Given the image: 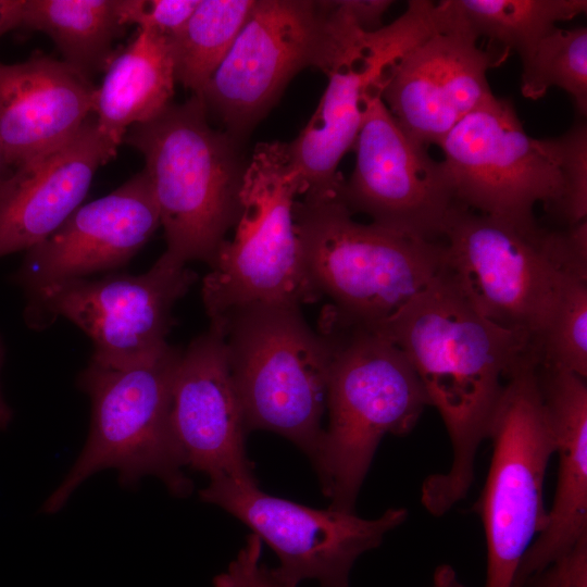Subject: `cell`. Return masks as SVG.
<instances>
[{"mask_svg":"<svg viewBox=\"0 0 587 587\" xmlns=\"http://www.w3.org/2000/svg\"><path fill=\"white\" fill-rule=\"evenodd\" d=\"M340 4L354 23L364 32L380 28L386 11L392 4L389 0H341Z\"/></svg>","mask_w":587,"mask_h":587,"instance_id":"4dcf8cb0","label":"cell"},{"mask_svg":"<svg viewBox=\"0 0 587 587\" xmlns=\"http://www.w3.org/2000/svg\"><path fill=\"white\" fill-rule=\"evenodd\" d=\"M200 98L172 103L154 120L132 126L122 143L145 158L161 225L173 259L209 265L236 226L247 163L239 140L209 124Z\"/></svg>","mask_w":587,"mask_h":587,"instance_id":"5b68a950","label":"cell"},{"mask_svg":"<svg viewBox=\"0 0 587 587\" xmlns=\"http://www.w3.org/2000/svg\"><path fill=\"white\" fill-rule=\"evenodd\" d=\"M457 202L522 227L538 225L535 208L565 226L587 220V127L538 139L513 103L494 96L439 143Z\"/></svg>","mask_w":587,"mask_h":587,"instance_id":"7a4b0ae2","label":"cell"},{"mask_svg":"<svg viewBox=\"0 0 587 587\" xmlns=\"http://www.w3.org/2000/svg\"><path fill=\"white\" fill-rule=\"evenodd\" d=\"M161 224L145 171L87 204L40 243L26 250L14 280L26 292L46 285L116 270L145 246Z\"/></svg>","mask_w":587,"mask_h":587,"instance_id":"e0dca14e","label":"cell"},{"mask_svg":"<svg viewBox=\"0 0 587 587\" xmlns=\"http://www.w3.org/2000/svg\"><path fill=\"white\" fill-rule=\"evenodd\" d=\"M445 4V23L392 61L382 82V99L400 128L427 148L495 96L487 73L508 57L480 48L452 1Z\"/></svg>","mask_w":587,"mask_h":587,"instance_id":"9a60e30c","label":"cell"},{"mask_svg":"<svg viewBox=\"0 0 587 587\" xmlns=\"http://www.w3.org/2000/svg\"><path fill=\"white\" fill-rule=\"evenodd\" d=\"M171 417L186 466L210 479H255L224 332L216 321L183 350L173 380Z\"/></svg>","mask_w":587,"mask_h":587,"instance_id":"ac0fdd59","label":"cell"},{"mask_svg":"<svg viewBox=\"0 0 587 587\" xmlns=\"http://www.w3.org/2000/svg\"><path fill=\"white\" fill-rule=\"evenodd\" d=\"M199 497L235 516L268 545L279 560L272 572L285 587H298L305 579L322 587H350L357 559L377 548L408 517L403 508H389L376 519L330 507L310 508L264 492L257 479H210Z\"/></svg>","mask_w":587,"mask_h":587,"instance_id":"4fadbf2b","label":"cell"},{"mask_svg":"<svg viewBox=\"0 0 587 587\" xmlns=\"http://www.w3.org/2000/svg\"><path fill=\"white\" fill-rule=\"evenodd\" d=\"M257 0H200L171 38L176 82L200 98L226 58Z\"/></svg>","mask_w":587,"mask_h":587,"instance_id":"d4e9b609","label":"cell"},{"mask_svg":"<svg viewBox=\"0 0 587 587\" xmlns=\"http://www.w3.org/2000/svg\"><path fill=\"white\" fill-rule=\"evenodd\" d=\"M382 82L365 95L355 164L338 198L380 227L438 241L459 204L447 167L400 128L382 99Z\"/></svg>","mask_w":587,"mask_h":587,"instance_id":"5bb4252c","label":"cell"},{"mask_svg":"<svg viewBox=\"0 0 587 587\" xmlns=\"http://www.w3.org/2000/svg\"><path fill=\"white\" fill-rule=\"evenodd\" d=\"M97 88L96 123L114 147L134 125L148 123L173 102L175 68L171 38L138 29L115 50Z\"/></svg>","mask_w":587,"mask_h":587,"instance_id":"7402d4cb","label":"cell"},{"mask_svg":"<svg viewBox=\"0 0 587 587\" xmlns=\"http://www.w3.org/2000/svg\"><path fill=\"white\" fill-rule=\"evenodd\" d=\"M339 200L303 197L294 220L308 277L346 325L379 330L444 270L441 241L363 224Z\"/></svg>","mask_w":587,"mask_h":587,"instance_id":"8992f818","label":"cell"},{"mask_svg":"<svg viewBox=\"0 0 587 587\" xmlns=\"http://www.w3.org/2000/svg\"><path fill=\"white\" fill-rule=\"evenodd\" d=\"M183 350L167 344L137 365L115 369L90 360L78 384L90 399L87 441L76 462L42 505L59 512L90 476L118 472L123 486L145 476L160 478L178 497L189 495L186 461L172 426V389Z\"/></svg>","mask_w":587,"mask_h":587,"instance_id":"ba28073f","label":"cell"},{"mask_svg":"<svg viewBox=\"0 0 587 587\" xmlns=\"http://www.w3.org/2000/svg\"><path fill=\"white\" fill-rule=\"evenodd\" d=\"M521 93L542 98L552 87L566 91L582 116L587 113V28H554L524 57Z\"/></svg>","mask_w":587,"mask_h":587,"instance_id":"484cf974","label":"cell"},{"mask_svg":"<svg viewBox=\"0 0 587 587\" xmlns=\"http://www.w3.org/2000/svg\"><path fill=\"white\" fill-rule=\"evenodd\" d=\"M303 195L287 142H260L246 165L241 213L232 240L220 247L203 278L207 314L218 320L253 303L302 305L321 297L312 286L294 220Z\"/></svg>","mask_w":587,"mask_h":587,"instance_id":"30bf717a","label":"cell"},{"mask_svg":"<svg viewBox=\"0 0 587 587\" xmlns=\"http://www.w3.org/2000/svg\"><path fill=\"white\" fill-rule=\"evenodd\" d=\"M200 0H117L116 10L123 26L174 37L190 17Z\"/></svg>","mask_w":587,"mask_h":587,"instance_id":"83f0119b","label":"cell"},{"mask_svg":"<svg viewBox=\"0 0 587 587\" xmlns=\"http://www.w3.org/2000/svg\"><path fill=\"white\" fill-rule=\"evenodd\" d=\"M524 587H587V534L533 575Z\"/></svg>","mask_w":587,"mask_h":587,"instance_id":"f546056e","label":"cell"},{"mask_svg":"<svg viewBox=\"0 0 587 587\" xmlns=\"http://www.w3.org/2000/svg\"><path fill=\"white\" fill-rule=\"evenodd\" d=\"M97 87L61 60L35 51L0 62V146L13 168L68 141L95 111Z\"/></svg>","mask_w":587,"mask_h":587,"instance_id":"ffe728a7","label":"cell"},{"mask_svg":"<svg viewBox=\"0 0 587 587\" xmlns=\"http://www.w3.org/2000/svg\"><path fill=\"white\" fill-rule=\"evenodd\" d=\"M440 241L444 272L470 304L536 349L566 279L587 275V220L526 228L458 204Z\"/></svg>","mask_w":587,"mask_h":587,"instance_id":"277c9868","label":"cell"},{"mask_svg":"<svg viewBox=\"0 0 587 587\" xmlns=\"http://www.w3.org/2000/svg\"><path fill=\"white\" fill-rule=\"evenodd\" d=\"M537 377L559 460L558 478L547 524L525 553L514 587H524L587 534L586 378L544 364L537 366Z\"/></svg>","mask_w":587,"mask_h":587,"instance_id":"44dd1931","label":"cell"},{"mask_svg":"<svg viewBox=\"0 0 587 587\" xmlns=\"http://www.w3.org/2000/svg\"><path fill=\"white\" fill-rule=\"evenodd\" d=\"M24 0H0V37L18 28Z\"/></svg>","mask_w":587,"mask_h":587,"instance_id":"1f68e13d","label":"cell"},{"mask_svg":"<svg viewBox=\"0 0 587 587\" xmlns=\"http://www.w3.org/2000/svg\"><path fill=\"white\" fill-rule=\"evenodd\" d=\"M216 321L247 432L278 434L314 462L323 436L330 345L301 307L253 303Z\"/></svg>","mask_w":587,"mask_h":587,"instance_id":"52a82bcc","label":"cell"},{"mask_svg":"<svg viewBox=\"0 0 587 587\" xmlns=\"http://www.w3.org/2000/svg\"><path fill=\"white\" fill-rule=\"evenodd\" d=\"M377 333L404 353L447 429L450 466L426 477L421 490L424 508L444 515L473 484L509 374L537 349L528 335L482 316L444 270Z\"/></svg>","mask_w":587,"mask_h":587,"instance_id":"6da1fadb","label":"cell"},{"mask_svg":"<svg viewBox=\"0 0 587 587\" xmlns=\"http://www.w3.org/2000/svg\"><path fill=\"white\" fill-rule=\"evenodd\" d=\"M537 350L539 364L587 378V275L566 279Z\"/></svg>","mask_w":587,"mask_h":587,"instance_id":"4316f807","label":"cell"},{"mask_svg":"<svg viewBox=\"0 0 587 587\" xmlns=\"http://www.w3.org/2000/svg\"><path fill=\"white\" fill-rule=\"evenodd\" d=\"M332 350L328 425L313 462L330 508L352 512L380 440L404 436L429 405L404 353L382 334L346 325L324 310Z\"/></svg>","mask_w":587,"mask_h":587,"instance_id":"3957f363","label":"cell"},{"mask_svg":"<svg viewBox=\"0 0 587 587\" xmlns=\"http://www.w3.org/2000/svg\"><path fill=\"white\" fill-rule=\"evenodd\" d=\"M430 587H464L454 572V570L448 565H439L433 576V583Z\"/></svg>","mask_w":587,"mask_h":587,"instance_id":"d6a6232c","label":"cell"},{"mask_svg":"<svg viewBox=\"0 0 587 587\" xmlns=\"http://www.w3.org/2000/svg\"><path fill=\"white\" fill-rule=\"evenodd\" d=\"M116 152L89 117L68 141L13 168L0 183V258L28 250L55 232Z\"/></svg>","mask_w":587,"mask_h":587,"instance_id":"d6986e66","label":"cell"},{"mask_svg":"<svg viewBox=\"0 0 587 587\" xmlns=\"http://www.w3.org/2000/svg\"><path fill=\"white\" fill-rule=\"evenodd\" d=\"M12 172V167L8 164L3 151L0 146V183L4 180Z\"/></svg>","mask_w":587,"mask_h":587,"instance_id":"e575fe53","label":"cell"},{"mask_svg":"<svg viewBox=\"0 0 587 587\" xmlns=\"http://www.w3.org/2000/svg\"><path fill=\"white\" fill-rule=\"evenodd\" d=\"M454 9L477 36L489 39L491 49L520 58L557 28L587 10L586 0H451Z\"/></svg>","mask_w":587,"mask_h":587,"instance_id":"cb8c5ba5","label":"cell"},{"mask_svg":"<svg viewBox=\"0 0 587 587\" xmlns=\"http://www.w3.org/2000/svg\"><path fill=\"white\" fill-rule=\"evenodd\" d=\"M197 278L185 263L164 252L140 275L75 278L26 292L25 320L30 327L42 328L65 317L91 339V361L128 367L167 346L173 307Z\"/></svg>","mask_w":587,"mask_h":587,"instance_id":"7c38bea8","label":"cell"},{"mask_svg":"<svg viewBox=\"0 0 587 587\" xmlns=\"http://www.w3.org/2000/svg\"><path fill=\"white\" fill-rule=\"evenodd\" d=\"M4 360V346L0 337V370ZM12 417V412L8 404L3 401L0 394V429L4 428Z\"/></svg>","mask_w":587,"mask_h":587,"instance_id":"836d02e7","label":"cell"},{"mask_svg":"<svg viewBox=\"0 0 587 587\" xmlns=\"http://www.w3.org/2000/svg\"><path fill=\"white\" fill-rule=\"evenodd\" d=\"M117 0H24L18 28L41 32L55 43L62 62L89 79L104 72L113 42L125 29Z\"/></svg>","mask_w":587,"mask_h":587,"instance_id":"603a6c76","label":"cell"},{"mask_svg":"<svg viewBox=\"0 0 587 587\" xmlns=\"http://www.w3.org/2000/svg\"><path fill=\"white\" fill-rule=\"evenodd\" d=\"M366 36L339 1L257 0L200 99L240 141L296 74L327 75L361 53Z\"/></svg>","mask_w":587,"mask_h":587,"instance_id":"9c48e42d","label":"cell"},{"mask_svg":"<svg viewBox=\"0 0 587 587\" xmlns=\"http://www.w3.org/2000/svg\"><path fill=\"white\" fill-rule=\"evenodd\" d=\"M537 366L529 352L509 374L489 430L490 466L474 505L486 540L484 587H514L525 553L547 524L544 482L554 441Z\"/></svg>","mask_w":587,"mask_h":587,"instance_id":"8fae6325","label":"cell"},{"mask_svg":"<svg viewBox=\"0 0 587 587\" xmlns=\"http://www.w3.org/2000/svg\"><path fill=\"white\" fill-rule=\"evenodd\" d=\"M262 544L251 533L226 571L214 577L213 587H285L261 562Z\"/></svg>","mask_w":587,"mask_h":587,"instance_id":"f1b7e54d","label":"cell"},{"mask_svg":"<svg viewBox=\"0 0 587 587\" xmlns=\"http://www.w3.org/2000/svg\"><path fill=\"white\" fill-rule=\"evenodd\" d=\"M435 29L430 7L420 0L391 24L371 32L365 49L332 70L320 103L307 126L287 142L290 162L299 174L303 197H338L344 178L342 157L353 150L369 89L387 66Z\"/></svg>","mask_w":587,"mask_h":587,"instance_id":"2e32d148","label":"cell"}]
</instances>
